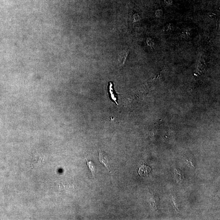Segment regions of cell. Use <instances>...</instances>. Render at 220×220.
<instances>
[{
    "label": "cell",
    "instance_id": "3",
    "mask_svg": "<svg viewBox=\"0 0 220 220\" xmlns=\"http://www.w3.org/2000/svg\"><path fill=\"white\" fill-rule=\"evenodd\" d=\"M151 170V168L149 166L143 165L139 168V174L141 176H147Z\"/></svg>",
    "mask_w": 220,
    "mask_h": 220
},
{
    "label": "cell",
    "instance_id": "1",
    "mask_svg": "<svg viewBox=\"0 0 220 220\" xmlns=\"http://www.w3.org/2000/svg\"><path fill=\"white\" fill-rule=\"evenodd\" d=\"M108 96L110 100L115 103L116 105H118V94L116 93L114 88V84L112 82H110L108 85Z\"/></svg>",
    "mask_w": 220,
    "mask_h": 220
},
{
    "label": "cell",
    "instance_id": "5",
    "mask_svg": "<svg viewBox=\"0 0 220 220\" xmlns=\"http://www.w3.org/2000/svg\"><path fill=\"white\" fill-rule=\"evenodd\" d=\"M86 162H87L88 167L90 169L91 174L93 175L94 177L95 178V173H96V167L95 164H94V163L92 161L88 162L87 160H86Z\"/></svg>",
    "mask_w": 220,
    "mask_h": 220
},
{
    "label": "cell",
    "instance_id": "4",
    "mask_svg": "<svg viewBox=\"0 0 220 220\" xmlns=\"http://www.w3.org/2000/svg\"><path fill=\"white\" fill-rule=\"evenodd\" d=\"M128 52L126 51H124L120 53L119 54V61L120 66H122L124 64L125 61L127 58Z\"/></svg>",
    "mask_w": 220,
    "mask_h": 220
},
{
    "label": "cell",
    "instance_id": "2",
    "mask_svg": "<svg viewBox=\"0 0 220 220\" xmlns=\"http://www.w3.org/2000/svg\"><path fill=\"white\" fill-rule=\"evenodd\" d=\"M98 152V159L100 162L104 165V166L110 171L109 170L110 169L109 167L110 166L109 164V160H109L107 155L104 152L102 151L100 149L99 150Z\"/></svg>",
    "mask_w": 220,
    "mask_h": 220
}]
</instances>
